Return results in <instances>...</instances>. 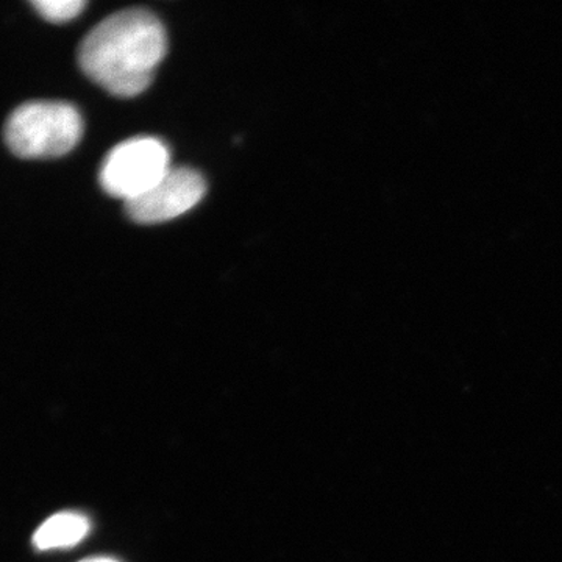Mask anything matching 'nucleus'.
Instances as JSON below:
<instances>
[{
  "instance_id": "1",
  "label": "nucleus",
  "mask_w": 562,
  "mask_h": 562,
  "mask_svg": "<svg viewBox=\"0 0 562 562\" xmlns=\"http://www.w3.org/2000/svg\"><path fill=\"white\" fill-rule=\"evenodd\" d=\"M168 50V36L150 11L132 9L103 20L79 47L80 68L117 98L146 91Z\"/></svg>"
},
{
  "instance_id": "2",
  "label": "nucleus",
  "mask_w": 562,
  "mask_h": 562,
  "mask_svg": "<svg viewBox=\"0 0 562 562\" xmlns=\"http://www.w3.org/2000/svg\"><path fill=\"white\" fill-rule=\"evenodd\" d=\"M3 136L18 157L58 158L80 143L83 120L70 103H24L11 113Z\"/></svg>"
},
{
  "instance_id": "3",
  "label": "nucleus",
  "mask_w": 562,
  "mask_h": 562,
  "mask_svg": "<svg viewBox=\"0 0 562 562\" xmlns=\"http://www.w3.org/2000/svg\"><path fill=\"white\" fill-rule=\"evenodd\" d=\"M171 168V154L161 139L138 136L110 150L99 180L103 191L128 203L149 192Z\"/></svg>"
},
{
  "instance_id": "4",
  "label": "nucleus",
  "mask_w": 562,
  "mask_h": 562,
  "mask_svg": "<svg viewBox=\"0 0 562 562\" xmlns=\"http://www.w3.org/2000/svg\"><path fill=\"white\" fill-rule=\"evenodd\" d=\"M205 192L202 173L191 168H171L149 192L125 203V210L138 224H160L194 209Z\"/></svg>"
},
{
  "instance_id": "5",
  "label": "nucleus",
  "mask_w": 562,
  "mask_h": 562,
  "mask_svg": "<svg viewBox=\"0 0 562 562\" xmlns=\"http://www.w3.org/2000/svg\"><path fill=\"white\" fill-rule=\"evenodd\" d=\"M88 531L90 520L81 514H55L33 535V546L40 550L69 549L85 539Z\"/></svg>"
},
{
  "instance_id": "6",
  "label": "nucleus",
  "mask_w": 562,
  "mask_h": 562,
  "mask_svg": "<svg viewBox=\"0 0 562 562\" xmlns=\"http://www.w3.org/2000/svg\"><path fill=\"white\" fill-rule=\"evenodd\" d=\"M32 5L44 20L54 24H65L76 20L81 11L87 9V2L83 0H33Z\"/></svg>"
},
{
  "instance_id": "7",
  "label": "nucleus",
  "mask_w": 562,
  "mask_h": 562,
  "mask_svg": "<svg viewBox=\"0 0 562 562\" xmlns=\"http://www.w3.org/2000/svg\"><path fill=\"white\" fill-rule=\"evenodd\" d=\"M81 562H117V561L111 560V558H91V560H85Z\"/></svg>"
}]
</instances>
